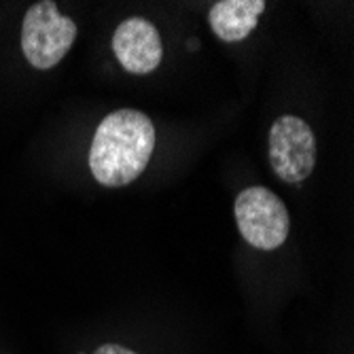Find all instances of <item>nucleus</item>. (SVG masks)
Here are the masks:
<instances>
[{"label":"nucleus","mask_w":354,"mask_h":354,"mask_svg":"<svg viewBox=\"0 0 354 354\" xmlns=\"http://www.w3.org/2000/svg\"><path fill=\"white\" fill-rule=\"evenodd\" d=\"M113 51L121 68L130 75L153 73L164 57V45L157 28L140 17H130L117 26L113 35Z\"/></svg>","instance_id":"nucleus-5"},{"label":"nucleus","mask_w":354,"mask_h":354,"mask_svg":"<svg viewBox=\"0 0 354 354\" xmlns=\"http://www.w3.org/2000/svg\"><path fill=\"white\" fill-rule=\"evenodd\" d=\"M155 149V125L149 115L121 109L106 115L89 149V170L104 187H125L149 166Z\"/></svg>","instance_id":"nucleus-1"},{"label":"nucleus","mask_w":354,"mask_h":354,"mask_svg":"<svg viewBox=\"0 0 354 354\" xmlns=\"http://www.w3.org/2000/svg\"><path fill=\"white\" fill-rule=\"evenodd\" d=\"M270 164L284 183L306 180L316 166V138L312 127L295 117L282 115L270 130Z\"/></svg>","instance_id":"nucleus-4"},{"label":"nucleus","mask_w":354,"mask_h":354,"mask_svg":"<svg viewBox=\"0 0 354 354\" xmlns=\"http://www.w3.org/2000/svg\"><path fill=\"white\" fill-rule=\"evenodd\" d=\"M236 223L242 238L259 250L284 244L291 221L284 202L266 187H248L236 198Z\"/></svg>","instance_id":"nucleus-3"},{"label":"nucleus","mask_w":354,"mask_h":354,"mask_svg":"<svg viewBox=\"0 0 354 354\" xmlns=\"http://www.w3.org/2000/svg\"><path fill=\"white\" fill-rule=\"evenodd\" d=\"M263 0H221L212 5L208 21L214 35L225 43H238L257 28L259 15L266 11Z\"/></svg>","instance_id":"nucleus-6"},{"label":"nucleus","mask_w":354,"mask_h":354,"mask_svg":"<svg viewBox=\"0 0 354 354\" xmlns=\"http://www.w3.org/2000/svg\"><path fill=\"white\" fill-rule=\"evenodd\" d=\"M93 354H138V352L125 348V346H119V344H104L100 348H95Z\"/></svg>","instance_id":"nucleus-7"},{"label":"nucleus","mask_w":354,"mask_h":354,"mask_svg":"<svg viewBox=\"0 0 354 354\" xmlns=\"http://www.w3.org/2000/svg\"><path fill=\"white\" fill-rule=\"evenodd\" d=\"M77 39V24L64 17L51 0L35 3L24 15L21 51L37 71H49L64 59Z\"/></svg>","instance_id":"nucleus-2"}]
</instances>
